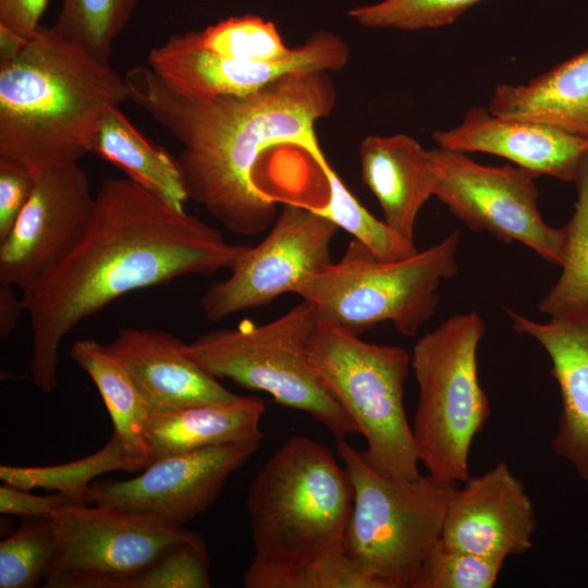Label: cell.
Segmentation results:
<instances>
[{
    "label": "cell",
    "instance_id": "14",
    "mask_svg": "<svg viewBox=\"0 0 588 588\" xmlns=\"http://www.w3.org/2000/svg\"><path fill=\"white\" fill-rule=\"evenodd\" d=\"M95 208L78 163L36 174L34 191L10 234L0 241V282L25 291L85 236Z\"/></svg>",
    "mask_w": 588,
    "mask_h": 588
},
{
    "label": "cell",
    "instance_id": "34",
    "mask_svg": "<svg viewBox=\"0 0 588 588\" xmlns=\"http://www.w3.org/2000/svg\"><path fill=\"white\" fill-rule=\"evenodd\" d=\"M209 559L201 538L168 550L130 588H210Z\"/></svg>",
    "mask_w": 588,
    "mask_h": 588
},
{
    "label": "cell",
    "instance_id": "21",
    "mask_svg": "<svg viewBox=\"0 0 588 588\" xmlns=\"http://www.w3.org/2000/svg\"><path fill=\"white\" fill-rule=\"evenodd\" d=\"M265 411L261 399L238 395L230 401L151 412L145 429L151 463L204 448L260 442Z\"/></svg>",
    "mask_w": 588,
    "mask_h": 588
},
{
    "label": "cell",
    "instance_id": "3",
    "mask_svg": "<svg viewBox=\"0 0 588 588\" xmlns=\"http://www.w3.org/2000/svg\"><path fill=\"white\" fill-rule=\"evenodd\" d=\"M126 100L128 85L111 64L40 25L0 61V158L35 173L77 163L107 110Z\"/></svg>",
    "mask_w": 588,
    "mask_h": 588
},
{
    "label": "cell",
    "instance_id": "5",
    "mask_svg": "<svg viewBox=\"0 0 588 588\" xmlns=\"http://www.w3.org/2000/svg\"><path fill=\"white\" fill-rule=\"evenodd\" d=\"M352 505L350 479L331 450L306 436L289 438L249 486L254 558L295 562L343 547Z\"/></svg>",
    "mask_w": 588,
    "mask_h": 588
},
{
    "label": "cell",
    "instance_id": "16",
    "mask_svg": "<svg viewBox=\"0 0 588 588\" xmlns=\"http://www.w3.org/2000/svg\"><path fill=\"white\" fill-rule=\"evenodd\" d=\"M463 483L445 513L441 532L445 544L502 560L532 548L535 507L524 482L505 462Z\"/></svg>",
    "mask_w": 588,
    "mask_h": 588
},
{
    "label": "cell",
    "instance_id": "4",
    "mask_svg": "<svg viewBox=\"0 0 588 588\" xmlns=\"http://www.w3.org/2000/svg\"><path fill=\"white\" fill-rule=\"evenodd\" d=\"M336 451L353 489L345 554L371 588H413L441 538L458 482L429 474L414 479L383 476L345 438L336 439Z\"/></svg>",
    "mask_w": 588,
    "mask_h": 588
},
{
    "label": "cell",
    "instance_id": "19",
    "mask_svg": "<svg viewBox=\"0 0 588 588\" xmlns=\"http://www.w3.org/2000/svg\"><path fill=\"white\" fill-rule=\"evenodd\" d=\"M512 329L535 339L551 360L562 409L551 441L588 487V324L549 319L538 322L505 308Z\"/></svg>",
    "mask_w": 588,
    "mask_h": 588
},
{
    "label": "cell",
    "instance_id": "6",
    "mask_svg": "<svg viewBox=\"0 0 588 588\" xmlns=\"http://www.w3.org/2000/svg\"><path fill=\"white\" fill-rule=\"evenodd\" d=\"M460 232L397 260H382L353 240L343 257L298 282L292 293L310 302L319 320L333 321L356 335L390 321L415 336L436 313L442 280L458 271Z\"/></svg>",
    "mask_w": 588,
    "mask_h": 588
},
{
    "label": "cell",
    "instance_id": "10",
    "mask_svg": "<svg viewBox=\"0 0 588 588\" xmlns=\"http://www.w3.org/2000/svg\"><path fill=\"white\" fill-rule=\"evenodd\" d=\"M89 505L50 517L56 552L41 587L130 588L168 550L200 538L151 516Z\"/></svg>",
    "mask_w": 588,
    "mask_h": 588
},
{
    "label": "cell",
    "instance_id": "36",
    "mask_svg": "<svg viewBox=\"0 0 588 588\" xmlns=\"http://www.w3.org/2000/svg\"><path fill=\"white\" fill-rule=\"evenodd\" d=\"M81 505L60 492L37 495L8 483L0 487V513L20 517H51L59 510Z\"/></svg>",
    "mask_w": 588,
    "mask_h": 588
},
{
    "label": "cell",
    "instance_id": "20",
    "mask_svg": "<svg viewBox=\"0 0 588 588\" xmlns=\"http://www.w3.org/2000/svg\"><path fill=\"white\" fill-rule=\"evenodd\" d=\"M359 164L387 225L414 240L418 213L433 195L427 149L406 134L369 135L359 145Z\"/></svg>",
    "mask_w": 588,
    "mask_h": 588
},
{
    "label": "cell",
    "instance_id": "1",
    "mask_svg": "<svg viewBox=\"0 0 588 588\" xmlns=\"http://www.w3.org/2000/svg\"><path fill=\"white\" fill-rule=\"evenodd\" d=\"M248 247L230 243L217 228L127 177H106L83 240L22 292L33 383L44 393L56 389L63 339L118 297L183 275L232 269Z\"/></svg>",
    "mask_w": 588,
    "mask_h": 588
},
{
    "label": "cell",
    "instance_id": "31",
    "mask_svg": "<svg viewBox=\"0 0 588 588\" xmlns=\"http://www.w3.org/2000/svg\"><path fill=\"white\" fill-rule=\"evenodd\" d=\"M203 45L219 56L254 62H277L291 57L271 21L254 14L231 16L199 30Z\"/></svg>",
    "mask_w": 588,
    "mask_h": 588
},
{
    "label": "cell",
    "instance_id": "28",
    "mask_svg": "<svg viewBox=\"0 0 588 588\" xmlns=\"http://www.w3.org/2000/svg\"><path fill=\"white\" fill-rule=\"evenodd\" d=\"M329 186L324 206L313 207L318 213L354 236L369 253L382 260L404 259L418 249L408 240L375 218L348 191L327 159L317 163Z\"/></svg>",
    "mask_w": 588,
    "mask_h": 588
},
{
    "label": "cell",
    "instance_id": "25",
    "mask_svg": "<svg viewBox=\"0 0 588 588\" xmlns=\"http://www.w3.org/2000/svg\"><path fill=\"white\" fill-rule=\"evenodd\" d=\"M574 183L577 200L571 220L563 226L562 272L538 309L549 319L588 324V157Z\"/></svg>",
    "mask_w": 588,
    "mask_h": 588
},
{
    "label": "cell",
    "instance_id": "2",
    "mask_svg": "<svg viewBox=\"0 0 588 588\" xmlns=\"http://www.w3.org/2000/svg\"><path fill=\"white\" fill-rule=\"evenodd\" d=\"M329 73H290L247 95L213 98L181 95L148 65L124 77L130 100L182 145L176 160L188 199L233 233L255 235L277 218L273 199L255 181L266 149L292 145L315 163L326 158L315 126L336 105Z\"/></svg>",
    "mask_w": 588,
    "mask_h": 588
},
{
    "label": "cell",
    "instance_id": "12",
    "mask_svg": "<svg viewBox=\"0 0 588 588\" xmlns=\"http://www.w3.org/2000/svg\"><path fill=\"white\" fill-rule=\"evenodd\" d=\"M339 230L313 207L285 201L266 237L248 247L226 279L206 289L200 301L205 316L217 322L292 293L298 282L332 262Z\"/></svg>",
    "mask_w": 588,
    "mask_h": 588
},
{
    "label": "cell",
    "instance_id": "18",
    "mask_svg": "<svg viewBox=\"0 0 588 588\" xmlns=\"http://www.w3.org/2000/svg\"><path fill=\"white\" fill-rule=\"evenodd\" d=\"M185 344L163 330L121 328L107 346L124 363L150 412L237 397L187 355Z\"/></svg>",
    "mask_w": 588,
    "mask_h": 588
},
{
    "label": "cell",
    "instance_id": "30",
    "mask_svg": "<svg viewBox=\"0 0 588 588\" xmlns=\"http://www.w3.org/2000/svg\"><path fill=\"white\" fill-rule=\"evenodd\" d=\"M56 552L50 517H22L0 542V588H34L44 581Z\"/></svg>",
    "mask_w": 588,
    "mask_h": 588
},
{
    "label": "cell",
    "instance_id": "37",
    "mask_svg": "<svg viewBox=\"0 0 588 588\" xmlns=\"http://www.w3.org/2000/svg\"><path fill=\"white\" fill-rule=\"evenodd\" d=\"M49 0H0V25L24 38L32 37Z\"/></svg>",
    "mask_w": 588,
    "mask_h": 588
},
{
    "label": "cell",
    "instance_id": "26",
    "mask_svg": "<svg viewBox=\"0 0 588 588\" xmlns=\"http://www.w3.org/2000/svg\"><path fill=\"white\" fill-rule=\"evenodd\" d=\"M114 470L133 473L142 468L128 457L119 438L112 433L100 450L73 462L34 467L3 464L0 466V479L24 490H53L68 495L77 504L89 505L93 480Z\"/></svg>",
    "mask_w": 588,
    "mask_h": 588
},
{
    "label": "cell",
    "instance_id": "22",
    "mask_svg": "<svg viewBox=\"0 0 588 588\" xmlns=\"http://www.w3.org/2000/svg\"><path fill=\"white\" fill-rule=\"evenodd\" d=\"M497 115L559 127L588 142V50L525 84H499L488 103Z\"/></svg>",
    "mask_w": 588,
    "mask_h": 588
},
{
    "label": "cell",
    "instance_id": "7",
    "mask_svg": "<svg viewBox=\"0 0 588 588\" xmlns=\"http://www.w3.org/2000/svg\"><path fill=\"white\" fill-rule=\"evenodd\" d=\"M411 359L401 346L365 342L328 320L318 321L308 343L313 370L366 440L364 458L378 473L395 479L421 475L404 407Z\"/></svg>",
    "mask_w": 588,
    "mask_h": 588
},
{
    "label": "cell",
    "instance_id": "13",
    "mask_svg": "<svg viewBox=\"0 0 588 588\" xmlns=\"http://www.w3.org/2000/svg\"><path fill=\"white\" fill-rule=\"evenodd\" d=\"M350 61L345 40L329 30H317L285 60L241 61L207 49L199 30L170 36L149 50L148 68L172 90L188 97L243 96L281 76L296 72L344 69Z\"/></svg>",
    "mask_w": 588,
    "mask_h": 588
},
{
    "label": "cell",
    "instance_id": "11",
    "mask_svg": "<svg viewBox=\"0 0 588 588\" xmlns=\"http://www.w3.org/2000/svg\"><path fill=\"white\" fill-rule=\"evenodd\" d=\"M433 195L475 232L524 244L550 264L561 265L563 228L548 225L538 208L537 174L522 167L483 166L466 152L427 149Z\"/></svg>",
    "mask_w": 588,
    "mask_h": 588
},
{
    "label": "cell",
    "instance_id": "33",
    "mask_svg": "<svg viewBox=\"0 0 588 588\" xmlns=\"http://www.w3.org/2000/svg\"><path fill=\"white\" fill-rule=\"evenodd\" d=\"M504 563L450 547L440 538L425 558L413 588H492Z\"/></svg>",
    "mask_w": 588,
    "mask_h": 588
},
{
    "label": "cell",
    "instance_id": "23",
    "mask_svg": "<svg viewBox=\"0 0 588 588\" xmlns=\"http://www.w3.org/2000/svg\"><path fill=\"white\" fill-rule=\"evenodd\" d=\"M90 152L118 167L170 207L184 210L188 197L176 158L147 139L119 107L105 113Z\"/></svg>",
    "mask_w": 588,
    "mask_h": 588
},
{
    "label": "cell",
    "instance_id": "27",
    "mask_svg": "<svg viewBox=\"0 0 588 588\" xmlns=\"http://www.w3.org/2000/svg\"><path fill=\"white\" fill-rule=\"evenodd\" d=\"M242 583L245 588H371L343 547L295 562L253 558Z\"/></svg>",
    "mask_w": 588,
    "mask_h": 588
},
{
    "label": "cell",
    "instance_id": "35",
    "mask_svg": "<svg viewBox=\"0 0 588 588\" xmlns=\"http://www.w3.org/2000/svg\"><path fill=\"white\" fill-rule=\"evenodd\" d=\"M36 174L20 161L0 158V241L10 234L27 204Z\"/></svg>",
    "mask_w": 588,
    "mask_h": 588
},
{
    "label": "cell",
    "instance_id": "29",
    "mask_svg": "<svg viewBox=\"0 0 588 588\" xmlns=\"http://www.w3.org/2000/svg\"><path fill=\"white\" fill-rule=\"evenodd\" d=\"M140 0H62L52 25L65 38L110 64L112 45Z\"/></svg>",
    "mask_w": 588,
    "mask_h": 588
},
{
    "label": "cell",
    "instance_id": "17",
    "mask_svg": "<svg viewBox=\"0 0 588 588\" xmlns=\"http://www.w3.org/2000/svg\"><path fill=\"white\" fill-rule=\"evenodd\" d=\"M432 138L438 147L500 156L563 182H574L588 157V142L579 137L546 123L497 115L485 107L468 109L461 124L437 131Z\"/></svg>",
    "mask_w": 588,
    "mask_h": 588
},
{
    "label": "cell",
    "instance_id": "24",
    "mask_svg": "<svg viewBox=\"0 0 588 588\" xmlns=\"http://www.w3.org/2000/svg\"><path fill=\"white\" fill-rule=\"evenodd\" d=\"M70 357L97 387L113 424V433L142 470L151 463L145 438L148 404L124 363L107 345L91 339L75 341Z\"/></svg>",
    "mask_w": 588,
    "mask_h": 588
},
{
    "label": "cell",
    "instance_id": "9",
    "mask_svg": "<svg viewBox=\"0 0 588 588\" xmlns=\"http://www.w3.org/2000/svg\"><path fill=\"white\" fill-rule=\"evenodd\" d=\"M318 321L315 306L303 299L267 323L244 321L235 328L206 332L185 344V352L210 376L266 392L277 403L320 421L335 439H343L358 429L308 360V343Z\"/></svg>",
    "mask_w": 588,
    "mask_h": 588
},
{
    "label": "cell",
    "instance_id": "8",
    "mask_svg": "<svg viewBox=\"0 0 588 588\" xmlns=\"http://www.w3.org/2000/svg\"><path fill=\"white\" fill-rule=\"evenodd\" d=\"M486 330L477 311L456 314L413 348L419 392L412 428L420 463L441 480L463 482L470 476V448L491 414L477 362Z\"/></svg>",
    "mask_w": 588,
    "mask_h": 588
},
{
    "label": "cell",
    "instance_id": "38",
    "mask_svg": "<svg viewBox=\"0 0 588 588\" xmlns=\"http://www.w3.org/2000/svg\"><path fill=\"white\" fill-rule=\"evenodd\" d=\"M23 313H26L22 296L14 292V286L0 282V339L5 341L16 328Z\"/></svg>",
    "mask_w": 588,
    "mask_h": 588
},
{
    "label": "cell",
    "instance_id": "15",
    "mask_svg": "<svg viewBox=\"0 0 588 588\" xmlns=\"http://www.w3.org/2000/svg\"><path fill=\"white\" fill-rule=\"evenodd\" d=\"M260 442L204 448L154 461L125 480H95L90 504L151 516L183 526L207 511L228 478L259 449Z\"/></svg>",
    "mask_w": 588,
    "mask_h": 588
},
{
    "label": "cell",
    "instance_id": "32",
    "mask_svg": "<svg viewBox=\"0 0 588 588\" xmlns=\"http://www.w3.org/2000/svg\"><path fill=\"white\" fill-rule=\"evenodd\" d=\"M483 0H382L359 5L347 15L360 26L415 32L455 23L468 9Z\"/></svg>",
    "mask_w": 588,
    "mask_h": 588
}]
</instances>
